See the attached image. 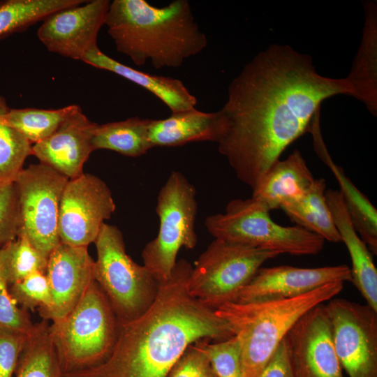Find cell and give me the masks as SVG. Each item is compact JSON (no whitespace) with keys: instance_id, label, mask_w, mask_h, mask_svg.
I'll use <instances>...</instances> for the list:
<instances>
[{"instance_id":"277c9868","label":"cell","mask_w":377,"mask_h":377,"mask_svg":"<svg viewBox=\"0 0 377 377\" xmlns=\"http://www.w3.org/2000/svg\"><path fill=\"white\" fill-rule=\"evenodd\" d=\"M343 288V282L334 281L293 297L228 302L215 309L239 343L242 377H259L296 321Z\"/></svg>"},{"instance_id":"8d00e7d4","label":"cell","mask_w":377,"mask_h":377,"mask_svg":"<svg viewBox=\"0 0 377 377\" xmlns=\"http://www.w3.org/2000/svg\"><path fill=\"white\" fill-rule=\"evenodd\" d=\"M259 377H294L285 338Z\"/></svg>"},{"instance_id":"f1b7e54d","label":"cell","mask_w":377,"mask_h":377,"mask_svg":"<svg viewBox=\"0 0 377 377\" xmlns=\"http://www.w3.org/2000/svg\"><path fill=\"white\" fill-rule=\"evenodd\" d=\"M8 108L5 98L0 96V185L13 183L31 154L32 144L3 121V114Z\"/></svg>"},{"instance_id":"8fae6325","label":"cell","mask_w":377,"mask_h":377,"mask_svg":"<svg viewBox=\"0 0 377 377\" xmlns=\"http://www.w3.org/2000/svg\"><path fill=\"white\" fill-rule=\"evenodd\" d=\"M325 305L342 369L349 377H377V311L343 298Z\"/></svg>"},{"instance_id":"8992f818","label":"cell","mask_w":377,"mask_h":377,"mask_svg":"<svg viewBox=\"0 0 377 377\" xmlns=\"http://www.w3.org/2000/svg\"><path fill=\"white\" fill-rule=\"evenodd\" d=\"M269 209L250 198L234 199L224 213L208 216L205 226L214 239L251 246L294 256L316 255L325 239L299 226H283L275 223Z\"/></svg>"},{"instance_id":"5b68a950","label":"cell","mask_w":377,"mask_h":377,"mask_svg":"<svg viewBox=\"0 0 377 377\" xmlns=\"http://www.w3.org/2000/svg\"><path fill=\"white\" fill-rule=\"evenodd\" d=\"M120 325L105 294L93 281L70 313L50 324L64 376L105 362L115 346Z\"/></svg>"},{"instance_id":"52a82bcc","label":"cell","mask_w":377,"mask_h":377,"mask_svg":"<svg viewBox=\"0 0 377 377\" xmlns=\"http://www.w3.org/2000/svg\"><path fill=\"white\" fill-rule=\"evenodd\" d=\"M94 278L108 297L120 325L144 314L154 302L159 282L126 252L122 232L104 223L94 242Z\"/></svg>"},{"instance_id":"30bf717a","label":"cell","mask_w":377,"mask_h":377,"mask_svg":"<svg viewBox=\"0 0 377 377\" xmlns=\"http://www.w3.org/2000/svg\"><path fill=\"white\" fill-rule=\"evenodd\" d=\"M68 178L41 163L22 169L14 182L18 235H24L47 258L61 242L58 231L61 195Z\"/></svg>"},{"instance_id":"e575fe53","label":"cell","mask_w":377,"mask_h":377,"mask_svg":"<svg viewBox=\"0 0 377 377\" xmlns=\"http://www.w3.org/2000/svg\"><path fill=\"white\" fill-rule=\"evenodd\" d=\"M18 234L17 194L15 183L0 185V247Z\"/></svg>"},{"instance_id":"7402d4cb","label":"cell","mask_w":377,"mask_h":377,"mask_svg":"<svg viewBox=\"0 0 377 377\" xmlns=\"http://www.w3.org/2000/svg\"><path fill=\"white\" fill-rule=\"evenodd\" d=\"M365 22L361 44L346 79L353 87L355 98L377 114V3H364Z\"/></svg>"},{"instance_id":"cb8c5ba5","label":"cell","mask_w":377,"mask_h":377,"mask_svg":"<svg viewBox=\"0 0 377 377\" xmlns=\"http://www.w3.org/2000/svg\"><path fill=\"white\" fill-rule=\"evenodd\" d=\"M150 120L133 117L98 124L92 139L94 150L108 149L130 157L145 154L152 149L149 135Z\"/></svg>"},{"instance_id":"4316f807","label":"cell","mask_w":377,"mask_h":377,"mask_svg":"<svg viewBox=\"0 0 377 377\" xmlns=\"http://www.w3.org/2000/svg\"><path fill=\"white\" fill-rule=\"evenodd\" d=\"M86 0H6L0 2V38L25 30L58 10Z\"/></svg>"},{"instance_id":"7c38bea8","label":"cell","mask_w":377,"mask_h":377,"mask_svg":"<svg viewBox=\"0 0 377 377\" xmlns=\"http://www.w3.org/2000/svg\"><path fill=\"white\" fill-rule=\"evenodd\" d=\"M115 209L110 189L98 177L83 172L68 179L59 209L60 242L87 247L94 243L104 221L111 217Z\"/></svg>"},{"instance_id":"2e32d148","label":"cell","mask_w":377,"mask_h":377,"mask_svg":"<svg viewBox=\"0 0 377 377\" xmlns=\"http://www.w3.org/2000/svg\"><path fill=\"white\" fill-rule=\"evenodd\" d=\"M346 265L314 268L290 265L260 267L232 302H247L262 299L290 298L309 293L334 281H350Z\"/></svg>"},{"instance_id":"d4e9b609","label":"cell","mask_w":377,"mask_h":377,"mask_svg":"<svg viewBox=\"0 0 377 377\" xmlns=\"http://www.w3.org/2000/svg\"><path fill=\"white\" fill-rule=\"evenodd\" d=\"M325 188V179H315L301 200L282 209L297 226L325 241L337 243L341 242V237L326 201Z\"/></svg>"},{"instance_id":"4fadbf2b","label":"cell","mask_w":377,"mask_h":377,"mask_svg":"<svg viewBox=\"0 0 377 377\" xmlns=\"http://www.w3.org/2000/svg\"><path fill=\"white\" fill-rule=\"evenodd\" d=\"M294 377H343L325 305L303 314L285 337Z\"/></svg>"},{"instance_id":"ba28073f","label":"cell","mask_w":377,"mask_h":377,"mask_svg":"<svg viewBox=\"0 0 377 377\" xmlns=\"http://www.w3.org/2000/svg\"><path fill=\"white\" fill-rule=\"evenodd\" d=\"M197 209L195 187L180 172L172 171L157 197L158 234L142 252L143 265L159 283L171 276L179 249L195 246Z\"/></svg>"},{"instance_id":"603a6c76","label":"cell","mask_w":377,"mask_h":377,"mask_svg":"<svg viewBox=\"0 0 377 377\" xmlns=\"http://www.w3.org/2000/svg\"><path fill=\"white\" fill-rule=\"evenodd\" d=\"M318 155L329 167L340 187L350 221L373 255H377V210L367 196L346 177L341 167L330 156L320 134L313 135Z\"/></svg>"},{"instance_id":"d6986e66","label":"cell","mask_w":377,"mask_h":377,"mask_svg":"<svg viewBox=\"0 0 377 377\" xmlns=\"http://www.w3.org/2000/svg\"><path fill=\"white\" fill-rule=\"evenodd\" d=\"M314 180L302 155L295 150L271 166L253 189L252 198L269 211L282 209L301 200Z\"/></svg>"},{"instance_id":"83f0119b","label":"cell","mask_w":377,"mask_h":377,"mask_svg":"<svg viewBox=\"0 0 377 377\" xmlns=\"http://www.w3.org/2000/svg\"><path fill=\"white\" fill-rule=\"evenodd\" d=\"M77 106L73 104L52 110L9 108L3 119L34 145L51 135Z\"/></svg>"},{"instance_id":"1f68e13d","label":"cell","mask_w":377,"mask_h":377,"mask_svg":"<svg viewBox=\"0 0 377 377\" xmlns=\"http://www.w3.org/2000/svg\"><path fill=\"white\" fill-rule=\"evenodd\" d=\"M34 323L29 311L19 307L9 291L5 275L2 249L0 247V330H7L29 334Z\"/></svg>"},{"instance_id":"6da1fadb","label":"cell","mask_w":377,"mask_h":377,"mask_svg":"<svg viewBox=\"0 0 377 377\" xmlns=\"http://www.w3.org/2000/svg\"><path fill=\"white\" fill-rule=\"evenodd\" d=\"M355 97L346 78L318 74L311 57L287 45L258 53L230 82L217 111L219 151L252 190L334 95Z\"/></svg>"},{"instance_id":"5bb4252c","label":"cell","mask_w":377,"mask_h":377,"mask_svg":"<svg viewBox=\"0 0 377 377\" xmlns=\"http://www.w3.org/2000/svg\"><path fill=\"white\" fill-rule=\"evenodd\" d=\"M110 4L109 0H90L54 12L42 21L38 38L48 51L82 61L98 47Z\"/></svg>"},{"instance_id":"ac0fdd59","label":"cell","mask_w":377,"mask_h":377,"mask_svg":"<svg viewBox=\"0 0 377 377\" xmlns=\"http://www.w3.org/2000/svg\"><path fill=\"white\" fill-rule=\"evenodd\" d=\"M325 198L335 226L349 253L351 281L367 304L377 311V269L372 253L355 230L339 191H325Z\"/></svg>"},{"instance_id":"44dd1931","label":"cell","mask_w":377,"mask_h":377,"mask_svg":"<svg viewBox=\"0 0 377 377\" xmlns=\"http://www.w3.org/2000/svg\"><path fill=\"white\" fill-rule=\"evenodd\" d=\"M219 134L217 112H204L195 108L165 119H151L149 140L154 147H175L199 141L216 142Z\"/></svg>"},{"instance_id":"3957f363","label":"cell","mask_w":377,"mask_h":377,"mask_svg":"<svg viewBox=\"0 0 377 377\" xmlns=\"http://www.w3.org/2000/svg\"><path fill=\"white\" fill-rule=\"evenodd\" d=\"M105 25L117 50L137 66L178 68L207 45L188 0L156 7L145 0L110 2Z\"/></svg>"},{"instance_id":"d6a6232c","label":"cell","mask_w":377,"mask_h":377,"mask_svg":"<svg viewBox=\"0 0 377 377\" xmlns=\"http://www.w3.org/2000/svg\"><path fill=\"white\" fill-rule=\"evenodd\" d=\"M205 350L217 377H242L241 349L235 336L216 343L208 341Z\"/></svg>"},{"instance_id":"7a4b0ae2","label":"cell","mask_w":377,"mask_h":377,"mask_svg":"<svg viewBox=\"0 0 377 377\" xmlns=\"http://www.w3.org/2000/svg\"><path fill=\"white\" fill-rule=\"evenodd\" d=\"M191 264L180 259L156 297L139 318L120 325L115 346L102 364L64 377H167L188 346L232 337L228 323L186 290Z\"/></svg>"},{"instance_id":"4dcf8cb0","label":"cell","mask_w":377,"mask_h":377,"mask_svg":"<svg viewBox=\"0 0 377 377\" xmlns=\"http://www.w3.org/2000/svg\"><path fill=\"white\" fill-rule=\"evenodd\" d=\"M9 291L17 304L29 311L48 309L52 304V294L45 274L36 272L9 286Z\"/></svg>"},{"instance_id":"9a60e30c","label":"cell","mask_w":377,"mask_h":377,"mask_svg":"<svg viewBox=\"0 0 377 377\" xmlns=\"http://www.w3.org/2000/svg\"><path fill=\"white\" fill-rule=\"evenodd\" d=\"M45 274L50 283L52 304L38 313L42 320L55 323L70 313L95 280L94 260L87 246L60 242L48 257Z\"/></svg>"},{"instance_id":"9c48e42d","label":"cell","mask_w":377,"mask_h":377,"mask_svg":"<svg viewBox=\"0 0 377 377\" xmlns=\"http://www.w3.org/2000/svg\"><path fill=\"white\" fill-rule=\"evenodd\" d=\"M279 253L214 239L200 254L186 282L188 293L216 309L232 302L266 261Z\"/></svg>"},{"instance_id":"484cf974","label":"cell","mask_w":377,"mask_h":377,"mask_svg":"<svg viewBox=\"0 0 377 377\" xmlns=\"http://www.w3.org/2000/svg\"><path fill=\"white\" fill-rule=\"evenodd\" d=\"M15 377H64L49 321L34 323L20 354Z\"/></svg>"},{"instance_id":"ffe728a7","label":"cell","mask_w":377,"mask_h":377,"mask_svg":"<svg viewBox=\"0 0 377 377\" xmlns=\"http://www.w3.org/2000/svg\"><path fill=\"white\" fill-rule=\"evenodd\" d=\"M95 68L114 73L147 89L176 113L194 108L197 99L178 79L151 75L126 66L103 53L98 47L82 60Z\"/></svg>"},{"instance_id":"e0dca14e","label":"cell","mask_w":377,"mask_h":377,"mask_svg":"<svg viewBox=\"0 0 377 377\" xmlns=\"http://www.w3.org/2000/svg\"><path fill=\"white\" fill-rule=\"evenodd\" d=\"M97 126L78 105L51 135L32 145L31 154L69 179L77 177L83 173V165L94 151Z\"/></svg>"},{"instance_id":"f546056e","label":"cell","mask_w":377,"mask_h":377,"mask_svg":"<svg viewBox=\"0 0 377 377\" xmlns=\"http://www.w3.org/2000/svg\"><path fill=\"white\" fill-rule=\"evenodd\" d=\"M5 275L9 286L29 274L46 273L48 258L45 256L24 235L1 246Z\"/></svg>"},{"instance_id":"836d02e7","label":"cell","mask_w":377,"mask_h":377,"mask_svg":"<svg viewBox=\"0 0 377 377\" xmlns=\"http://www.w3.org/2000/svg\"><path fill=\"white\" fill-rule=\"evenodd\" d=\"M209 341L202 339L189 345L167 377H217L205 350Z\"/></svg>"},{"instance_id":"d590c367","label":"cell","mask_w":377,"mask_h":377,"mask_svg":"<svg viewBox=\"0 0 377 377\" xmlns=\"http://www.w3.org/2000/svg\"><path fill=\"white\" fill-rule=\"evenodd\" d=\"M29 334L0 330V377H13Z\"/></svg>"}]
</instances>
